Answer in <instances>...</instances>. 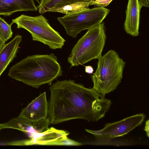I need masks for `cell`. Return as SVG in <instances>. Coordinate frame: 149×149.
Returning <instances> with one entry per match:
<instances>
[{"instance_id":"cell-18","label":"cell","mask_w":149,"mask_h":149,"mask_svg":"<svg viewBox=\"0 0 149 149\" xmlns=\"http://www.w3.org/2000/svg\"><path fill=\"white\" fill-rule=\"evenodd\" d=\"M141 7H149V0H138Z\"/></svg>"},{"instance_id":"cell-1","label":"cell","mask_w":149,"mask_h":149,"mask_svg":"<svg viewBox=\"0 0 149 149\" xmlns=\"http://www.w3.org/2000/svg\"><path fill=\"white\" fill-rule=\"evenodd\" d=\"M48 102L50 123L56 124L74 119L97 121L103 118L112 102L93 88L74 81H57L49 87Z\"/></svg>"},{"instance_id":"cell-5","label":"cell","mask_w":149,"mask_h":149,"mask_svg":"<svg viewBox=\"0 0 149 149\" xmlns=\"http://www.w3.org/2000/svg\"><path fill=\"white\" fill-rule=\"evenodd\" d=\"M14 23L17 24V28H23L29 31L33 40L40 42L52 49H61L66 41L42 15L32 17L23 14L12 19L10 24Z\"/></svg>"},{"instance_id":"cell-11","label":"cell","mask_w":149,"mask_h":149,"mask_svg":"<svg viewBox=\"0 0 149 149\" xmlns=\"http://www.w3.org/2000/svg\"><path fill=\"white\" fill-rule=\"evenodd\" d=\"M69 134L67 131L51 127L45 132L36 134L26 141L24 144L56 145L58 141L67 136Z\"/></svg>"},{"instance_id":"cell-4","label":"cell","mask_w":149,"mask_h":149,"mask_svg":"<svg viewBox=\"0 0 149 149\" xmlns=\"http://www.w3.org/2000/svg\"><path fill=\"white\" fill-rule=\"evenodd\" d=\"M88 30L74 45L68 58L71 67L84 64L102 55L107 39L104 22Z\"/></svg>"},{"instance_id":"cell-3","label":"cell","mask_w":149,"mask_h":149,"mask_svg":"<svg viewBox=\"0 0 149 149\" xmlns=\"http://www.w3.org/2000/svg\"><path fill=\"white\" fill-rule=\"evenodd\" d=\"M97 59V68L91 76L93 88L105 95L115 90L121 82L126 62L112 49Z\"/></svg>"},{"instance_id":"cell-14","label":"cell","mask_w":149,"mask_h":149,"mask_svg":"<svg viewBox=\"0 0 149 149\" xmlns=\"http://www.w3.org/2000/svg\"><path fill=\"white\" fill-rule=\"evenodd\" d=\"M89 2H73L56 6L48 12H59L65 14L75 13L89 8Z\"/></svg>"},{"instance_id":"cell-7","label":"cell","mask_w":149,"mask_h":149,"mask_svg":"<svg viewBox=\"0 0 149 149\" xmlns=\"http://www.w3.org/2000/svg\"><path fill=\"white\" fill-rule=\"evenodd\" d=\"M146 118L143 113H140L127 117L119 121L105 124L99 130H85L92 134L97 140H110L122 136L139 126L141 125Z\"/></svg>"},{"instance_id":"cell-9","label":"cell","mask_w":149,"mask_h":149,"mask_svg":"<svg viewBox=\"0 0 149 149\" xmlns=\"http://www.w3.org/2000/svg\"><path fill=\"white\" fill-rule=\"evenodd\" d=\"M48 116V102L45 92L40 94L22 109L19 116L33 121L46 119Z\"/></svg>"},{"instance_id":"cell-20","label":"cell","mask_w":149,"mask_h":149,"mask_svg":"<svg viewBox=\"0 0 149 149\" xmlns=\"http://www.w3.org/2000/svg\"><path fill=\"white\" fill-rule=\"evenodd\" d=\"M149 120H146L145 123V125L144 130L146 132L147 136L148 137L149 136Z\"/></svg>"},{"instance_id":"cell-12","label":"cell","mask_w":149,"mask_h":149,"mask_svg":"<svg viewBox=\"0 0 149 149\" xmlns=\"http://www.w3.org/2000/svg\"><path fill=\"white\" fill-rule=\"evenodd\" d=\"M34 0H0V15L9 16L23 11H37Z\"/></svg>"},{"instance_id":"cell-19","label":"cell","mask_w":149,"mask_h":149,"mask_svg":"<svg viewBox=\"0 0 149 149\" xmlns=\"http://www.w3.org/2000/svg\"><path fill=\"white\" fill-rule=\"evenodd\" d=\"M85 71L88 74H93L94 71L93 67L91 65H87L85 67Z\"/></svg>"},{"instance_id":"cell-23","label":"cell","mask_w":149,"mask_h":149,"mask_svg":"<svg viewBox=\"0 0 149 149\" xmlns=\"http://www.w3.org/2000/svg\"><path fill=\"white\" fill-rule=\"evenodd\" d=\"M40 0V1H41L43 0Z\"/></svg>"},{"instance_id":"cell-13","label":"cell","mask_w":149,"mask_h":149,"mask_svg":"<svg viewBox=\"0 0 149 149\" xmlns=\"http://www.w3.org/2000/svg\"><path fill=\"white\" fill-rule=\"evenodd\" d=\"M22 36L16 35L9 42L5 44L0 51V77L3 72L17 56Z\"/></svg>"},{"instance_id":"cell-6","label":"cell","mask_w":149,"mask_h":149,"mask_svg":"<svg viewBox=\"0 0 149 149\" xmlns=\"http://www.w3.org/2000/svg\"><path fill=\"white\" fill-rule=\"evenodd\" d=\"M110 9L97 7L57 18L67 34L73 38L82 31L88 30L101 23L110 12Z\"/></svg>"},{"instance_id":"cell-24","label":"cell","mask_w":149,"mask_h":149,"mask_svg":"<svg viewBox=\"0 0 149 149\" xmlns=\"http://www.w3.org/2000/svg\"><path fill=\"white\" fill-rule=\"evenodd\" d=\"M93 0H92V1H93Z\"/></svg>"},{"instance_id":"cell-17","label":"cell","mask_w":149,"mask_h":149,"mask_svg":"<svg viewBox=\"0 0 149 149\" xmlns=\"http://www.w3.org/2000/svg\"><path fill=\"white\" fill-rule=\"evenodd\" d=\"M113 0H95L89 2V5H94L97 7H103L108 6Z\"/></svg>"},{"instance_id":"cell-21","label":"cell","mask_w":149,"mask_h":149,"mask_svg":"<svg viewBox=\"0 0 149 149\" xmlns=\"http://www.w3.org/2000/svg\"><path fill=\"white\" fill-rule=\"evenodd\" d=\"M5 42L0 37V51L3 46L5 45Z\"/></svg>"},{"instance_id":"cell-15","label":"cell","mask_w":149,"mask_h":149,"mask_svg":"<svg viewBox=\"0 0 149 149\" xmlns=\"http://www.w3.org/2000/svg\"><path fill=\"white\" fill-rule=\"evenodd\" d=\"M92 0H43L40 1L38 6L40 14L47 12L53 7L58 5L73 2H90Z\"/></svg>"},{"instance_id":"cell-22","label":"cell","mask_w":149,"mask_h":149,"mask_svg":"<svg viewBox=\"0 0 149 149\" xmlns=\"http://www.w3.org/2000/svg\"><path fill=\"white\" fill-rule=\"evenodd\" d=\"M1 124H0V130H1Z\"/></svg>"},{"instance_id":"cell-16","label":"cell","mask_w":149,"mask_h":149,"mask_svg":"<svg viewBox=\"0 0 149 149\" xmlns=\"http://www.w3.org/2000/svg\"><path fill=\"white\" fill-rule=\"evenodd\" d=\"M11 26L0 17V37L5 42L12 36L13 32Z\"/></svg>"},{"instance_id":"cell-8","label":"cell","mask_w":149,"mask_h":149,"mask_svg":"<svg viewBox=\"0 0 149 149\" xmlns=\"http://www.w3.org/2000/svg\"><path fill=\"white\" fill-rule=\"evenodd\" d=\"M50 124L48 118L37 121H33L18 116L10 119L6 123L1 124V129H17L25 133L31 138L36 134L47 130Z\"/></svg>"},{"instance_id":"cell-10","label":"cell","mask_w":149,"mask_h":149,"mask_svg":"<svg viewBox=\"0 0 149 149\" xmlns=\"http://www.w3.org/2000/svg\"><path fill=\"white\" fill-rule=\"evenodd\" d=\"M142 7L138 0H128L124 24L125 32L133 37L139 35L140 13Z\"/></svg>"},{"instance_id":"cell-2","label":"cell","mask_w":149,"mask_h":149,"mask_svg":"<svg viewBox=\"0 0 149 149\" xmlns=\"http://www.w3.org/2000/svg\"><path fill=\"white\" fill-rule=\"evenodd\" d=\"M63 71L53 54L28 56L12 66L8 75L17 81L36 88L53 81Z\"/></svg>"}]
</instances>
